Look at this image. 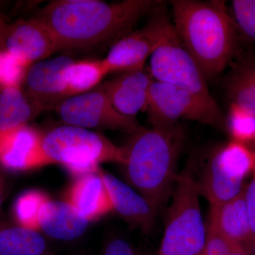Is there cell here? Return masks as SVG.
<instances>
[{
  "instance_id": "ffe728a7",
  "label": "cell",
  "mask_w": 255,
  "mask_h": 255,
  "mask_svg": "<svg viewBox=\"0 0 255 255\" xmlns=\"http://www.w3.org/2000/svg\"><path fill=\"white\" fill-rule=\"evenodd\" d=\"M226 84L231 104L255 114V53L244 55L236 61Z\"/></svg>"
},
{
  "instance_id": "cb8c5ba5",
  "label": "cell",
  "mask_w": 255,
  "mask_h": 255,
  "mask_svg": "<svg viewBox=\"0 0 255 255\" xmlns=\"http://www.w3.org/2000/svg\"><path fill=\"white\" fill-rule=\"evenodd\" d=\"M231 5L238 33L255 43V0H233Z\"/></svg>"
},
{
  "instance_id": "ac0fdd59",
  "label": "cell",
  "mask_w": 255,
  "mask_h": 255,
  "mask_svg": "<svg viewBox=\"0 0 255 255\" xmlns=\"http://www.w3.org/2000/svg\"><path fill=\"white\" fill-rule=\"evenodd\" d=\"M0 255H56L41 233L0 218Z\"/></svg>"
},
{
  "instance_id": "3957f363",
  "label": "cell",
  "mask_w": 255,
  "mask_h": 255,
  "mask_svg": "<svg viewBox=\"0 0 255 255\" xmlns=\"http://www.w3.org/2000/svg\"><path fill=\"white\" fill-rule=\"evenodd\" d=\"M125 146L126 177L130 187L157 211L167 202L178 175V159L184 141L179 124L138 128Z\"/></svg>"
},
{
  "instance_id": "e0dca14e",
  "label": "cell",
  "mask_w": 255,
  "mask_h": 255,
  "mask_svg": "<svg viewBox=\"0 0 255 255\" xmlns=\"http://www.w3.org/2000/svg\"><path fill=\"white\" fill-rule=\"evenodd\" d=\"M209 227L233 243L253 247L244 191L232 200L211 205Z\"/></svg>"
},
{
  "instance_id": "9a60e30c",
  "label": "cell",
  "mask_w": 255,
  "mask_h": 255,
  "mask_svg": "<svg viewBox=\"0 0 255 255\" xmlns=\"http://www.w3.org/2000/svg\"><path fill=\"white\" fill-rule=\"evenodd\" d=\"M100 168L95 172L78 177L65 195V201L90 223L100 219L113 211L110 194L100 174Z\"/></svg>"
},
{
  "instance_id": "d4e9b609",
  "label": "cell",
  "mask_w": 255,
  "mask_h": 255,
  "mask_svg": "<svg viewBox=\"0 0 255 255\" xmlns=\"http://www.w3.org/2000/svg\"><path fill=\"white\" fill-rule=\"evenodd\" d=\"M234 243L209 227L204 255H231Z\"/></svg>"
},
{
  "instance_id": "484cf974",
  "label": "cell",
  "mask_w": 255,
  "mask_h": 255,
  "mask_svg": "<svg viewBox=\"0 0 255 255\" xmlns=\"http://www.w3.org/2000/svg\"><path fill=\"white\" fill-rule=\"evenodd\" d=\"M102 255H137L133 247L127 240L111 238L105 243Z\"/></svg>"
},
{
  "instance_id": "6da1fadb",
  "label": "cell",
  "mask_w": 255,
  "mask_h": 255,
  "mask_svg": "<svg viewBox=\"0 0 255 255\" xmlns=\"http://www.w3.org/2000/svg\"><path fill=\"white\" fill-rule=\"evenodd\" d=\"M162 3L155 0H55L33 18L51 32L58 50L90 49L115 43Z\"/></svg>"
},
{
  "instance_id": "4dcf8cb0",
  "label": "cell",
  "mask_w": 255,
  "mask_h": 255,
  "mask_svg": "<svg viewBox=\"0 0 255 255\" xmlns=\"http://www.w3.org/2000/svg\"><path fill=\"white\" fill-rule=\"evenodd\" d=\"M252 255H255V240L253 241V247H252Z\"/></svg>"
},
{
  "instance_id": "5bb4252c",
  "label": "cell",
  "mask_w": 255,
  "mask_h": 255,
  "mask_svg": "<svg viewBox=\"0 0 255 255\" xmlns=\"http://www.w3.org/2000/svg\"><path fill=\"white\" fill-rule=\"evenodd\" d=\"M100 174L116 211L128 223L148 233L155 221L157 210L133 188L115 176L100 168Z\"/></svg>"
},
{
  "instance_id": "d6986e66",
  "label": "cell",
  "mask_w": 255,
  "mask_h": 255,
  "mask_svg": "<svg viewBox=\"0 0 255 255\" xmlns=\"http://www.w3.org/2000/svg\"><path fill=\"white\" fill-rule=\"evenodd\" d=\"M43 112L23 87L0 89V131L27 125Z\"/></svg>"
},
{
  "instance_id": "5b68a950",
  "label": "cell",
  "mask_w": 255,
  "mask_h": 255,
  "mask_svg": "<svg viewBox=\"0 0 255 255\" xmlns=\"http://www.w3.org/2000/svg\"><path fill=\"white\" fill-rule=\"evenodd\" d=\"M199 194L198 183L189 172L178 175L157 255H204L207 233Z\"/></svg>"
},
{
  "instance_id": "603a6c76",
  "label": "cell",
  "mask_w": 255,
  "mask_h": 255,
  "mask_svg": "<svg viewBox=\"0 0 255 255\" xmlns=\"http://www.w3.org/2000/svg\"><path fill=\"white\" fill-rule=\"evenodd\" d=\"M30 66L6 50H0V89L23 87Z\"/></svg>"
},
{
  "instance_id": "ba28073f",
  "label": "cell",
  "mask_w": 255,
  "mask_h": 255,
  "mask_svg": "<svg viewBox=\"0 0 255 255\" xmlns=\"http://www.w3.org/2000/svg\"><path fill=\"white\" fill-rule=\"evenodd\" d=\"M160 8L152 13L142 28L130 32L112 45L102 60L108 75L143 68L146 60L174 33L173 24Z\"/></svg>"
},
{
  "instance_id": "30bf717a",
  "label": "cell",
  "mask_w": 255,
  "mask_h": 255,
  "mask_svg": "<svg viewBox=\"0 0 255 255\" xmlns=\"http://www.w3.org/2000/svg\"><path fill=\"white\" fill-rule=\"evenodd\" d=\"M67 125L82 128L133 132L138 128L135 117H129L114 109L102 87L69 97L55 110Z\"/></svg>"
},
{
  "instance_id": "9c48e42d",
  "label": "cell",
  "mask_w": 255,
  "mask_h": 255,
  "mask_svg": "<svg viewBox=\"0 0 255 255\" xmlns=\"http://www.w3.org/2000/svg\"><path fill=\"white\" fill-rule=\"evenodd\" d=\"M149 70L155 81L184 89L208 102H216L210 93L205 75L175 31L151 55Z\"/></svg>"
},
{
  "instance_id": "7c38bea8",
  "label": "cell",
  "mask_w": 255,
  "mask_h": 255,
  "mask_svg": "<svg viewBox=\"0 0 255 255\" xmlns=\"http://www.w3.org/2000/svg\"><path fill=\"white\" fill-rule=\"evenodd\" d=\"M2 50L29 65L46 60L58 50L51 32L33 18L9 23L5 32Z\"/></svg>"
},
{
  "instance_id": "52a82bcc",
  "label": "cell",
  "mask_w": 255,
  "mask_h": 255,
  "mask_svg": "<svg viewBox=\"0 0 255 255\" xmlns=\"http://www.w3.org/2000/svg\"><path fill=\"white\" fill-rule=\"evenodd\" d=\"M152 127L177 124L187 119L219 128L224 118L216 102H208L179 87L154 80L147 110Z\"/></svg>"
},
{
  "instance_id": "4fadbf2b",
  "label": "cell",
  "mask_w": 255,
  "mask_h": 255,
  "mask_svg": "<svg viewBox=\"0 0 255 255\" xmlns=\"http://www.w3.org/2000/svg\"><path fill=\"white\" fill-rule=\"evenodd\" d=\"M153 81L149 69L143 67L120 73L100 87L117 112L135 117L139 112L147 110Z\"/></svg>"
},
{
  "instance_id": "f546056e",
  "label": "cell",
  "mask_w": 255,
  "mask_h": 255,
  "mask_svg": "<svg viewBox=\"0 0 255 255\" xmlns=\"http://www.w3.org/2000/svg\"><path fill=\"white\" fill-rule=\"evenodd\" d=\"M9 24L7 17L4 15L0 14V50H2L5 32Z\"/></svg>"
},
{
  "instance_id": "83f0119b",
  "label": "cell",
  "mask_w": 255,
  "mask_h": 255,
  "mask_svg": "<svg viewBox=\"0 0 255 255\" xmlns=\"http://www.w3.org/2000/svg\"><path fill=\"white\" fill-rule=\"evenodd\" d=\"M9 191V184H8L6 178L2 173L0 172V213L3 203L6 199Z\"/></svg>"
},
{
  "instance_id": "277c9868",
  "label": "cell",
  "mask_w": 255,
  "mask_h": 255,
  "mask_svg": "<svg viewBox=\"0 0 255 255\" xmlns=\"http://www.w3.org/2000/svg\"><path fill=\"white\" fill-rule=\"evenodd\" d=\"M126 152L98 132L73 126L42 132L33 169L60 164L77 177L95 172L104 162L124 164Z\"/></svg>"
},
{
  "instance_id": "f1b7e54d",
  "label": "cell",
  "mask_w": 255,
  "mask_h": 255,
  "mask_svg": "<svg viewBox=\"0 0 255 255\" xmlns=\"http://www.w3.org/2000/svg\"><path fill=\"white\" fill-rule=\"evenodd\" d=\"M231 255H252V247L234 243Z\"/></svg>"
},
{
  "instance_id": "7a4b0ae2",
  "label": "cell",
  "mask_w": 255,
  "mask_h": 255,
  "mask_svg": "<svg viewBox=\"0 0 255 255\" xmlns=\"http://www.w3.org/2000/svg\"><path fill=\"white\" fill-rule=\"evenodd\" d=\"M173 27L179 41L206 79L231 63L238 47V31L226 1L173 0Z\"/></svg>"
},
{
  "instance_id": "1f68e13d",
  "label": "cell",
  "mask_w": 255,
  "mask_h": 255,
  "mask_svg": "<svg viewBox=\"0 0 255 255\" xmlns=\"http://www.w3.org/2000/svg\"><path fill=\"white\" fill-rule=\"evenodd\" d=\"M253 151H254V153H255V149H254V150H253ZM253 172H254L255 174V168H254V170H253Z\"/></svg>"
},
{
  "instance_id": "8fae6325",
  "label": "cell",
  "mask_w": 255,
  "mask_h": 255,
  "mask_svg": "<svg viewBox=\"0 0 255 255\" xmlns=\"http://www.w3.org/2000/svg\"><path fill=\"white\" fill-rule=\"evenodd\" d=\"M74 59L60 55L41 60L28 68L23 88L44 111L56 110L69 98L65 72Z\"/></svg>"
},
{
  "instance_id": "7402d4cb",
  "label": "cell",
  "mask_w": 255,
  "mask_h": 255,
  "mask_svg": "<svg viewBox=\"0 0 255 255\" xmlns=\"http://www.w3.org/2000/svg\"><path fill=\"white\" fill-rule=\"evenodd\" d=\"M227 127L233 141L245 145L255 142V114L231 104L228 110Z\"/></svg>"
},
{
  "instance_id": "8992f818",
  "label": "cell",
  "mask_w": 255,
  "mask_h": 255,
  "mask_svg": "<svg viewBox=\"0 0 255 255\" xmlns=\"http://www.w3.org/2000/svg\"><path fill=\"white\" fill-rule=\"evenodd\" d=\"M12 216L16 224L65 243L81 238L90 224L66 201L54 200L38 190L26 191L18 196Z\"/></svg>"
},
{
  "instance_id": "2e32d148",
  "label": "cell",
  "mask_w": 255,
  "mask_h": 255,
  "mask_svg": "<svg viewBox=\"0 0 255 255\" xmlns=\"http://www.w3.org/2000/svg\"><path fill=\"white\" fill-rule=\"evenodd\" d=\"M41 133L28 124L0 131V167L14 173L33 169Z\"/></svg>"
},
{
  "instance_id": "4316f807",
  "label": "cell",
  "mask_w": 255,
  "mask_h": 255,
  "mask_svg": "<svg viewBox=\"0 0 255 255\" xmlns=\"http://www.w3.org/2000/svg\"><path fill=\"white\" fill-rule=\"evenodd\" d=\"M245 201L253 241L255 240V174L244 190Z\"/></svg>"
},
{
  "instance_id": "44dd1931",
  "label": "cell",
  "mask_w": 255,
  "mask_h": 255,
  "mask_svg": "<svg viewBox=\"0 0 255 255\" xmlns=\"http://www.w3.org/2000/svg\"><path fill=\"white\" fill-rule=\"evenodd\" d=\"M107 75L102 60H74L65 72L69 97L92 91Z\"/></svg>"
}]
</instances>
